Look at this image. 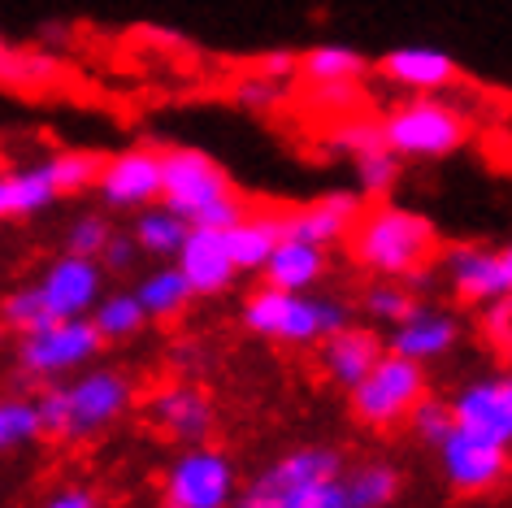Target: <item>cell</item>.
I'll return each instance as SVG.
<instances>
[{"label":"cell","mask_w":512,"mask_h":508,"mask_svg":"<svg viewBox=\"0 0 512 508\" xmlns=\"http://www.w3.org/2000/svg\"><path fill=\"white\" fill-rule=\"evenodd\" d=\"M161 205L200 231H230L243 213V196L230 174L204 148H161Z\"/></svg>","instance_id":"cell-1"},{"label":"cell","mask_w":512,"mask_h":508,"mask_svg":"<svg viewBox=\"0 0 512 508\" xmlns=\"http://www.w3.org/2000/svg\"><path fill=\"white\" fill-rule=\"evenodd\" d=\"M348 244H352V257L378 278H413V274H426L430 257L439 252V231L421 213L391 205V200H378L374 209H361Z\"/></svg>","instance_id":"cell-2"},{"label":"cell","mask_w":512,"mask_h":508,"mask_svg":"<svg viewBox=\"0 0 512 508\" xmlns=\"http://www.w3.org/2000/svg\"><path fill=\"white\" fill-rule=\"evenodd\" d=\"M131 400H135V387L126 374L92 370V374H79L66 387L40 391L35 409H40V426L48 439H87L118 422L131 409Z\"/></svg>","instance_id":"cell-3"},{"label":"cell","mask_w":512,"mask_h":508,"mask_svg":"<svg viewBox=\"0 0 512 508\" xmlns=\"http://www.w3.org/2000/svg\"><path fill=\"white\" fill-rule=\"evenodd\" d=\"M235 508H348L343 461L335 448H300L274 461Z\"/></svg>","instance_id":"cell-4"},{"label":"cell","mask_w":512,"mask_h":508,"mask_svg":"<svg viewBox=\"0 0 512 508\" xmlns=\"http://www.w3.org/2000/svg\"><path fill=\"white\" fill-rule=\"evenodd\" d=\"M378 131H382V148H387L395 161H443L469 144L473 122L452 100L408 96L391 113H382Z\"/></svg>","instance_id":"cell-5"},{"label":"cell","mask_w":512,"mask_h":508,"mask_svg":"<svg viewBox=\"0 0 512 508\" xmlns=\"http://www.w3.org/2000/svg\"><path fill=\"white\" fill-rule=\"evenodd\" d=\"M243 322L248 330L278 344H322L335 330L348 326V309L330 296H309V291H278L261 287L243 304Z\"/></svg>","instance_id":"cell-6"},{"label":"cell","mask_w":512,"mask_h":508,"mask_svg":"<svg viewBox=\"0 0 512 508\" xmlns=\"http://www.w3.org/2000/svg\"><path fill=\"white\" fill-rule=\"evenodd\" d=\"M426 400V374L417 361L382 352L361 383L352 387V413L365 426H400L417 404Z\"/></svg>","instance_id":"cell-7"},{"label":"cell","mask_w":512,"mask_h":508,"mask_svg":"<svg viewBox=\"0 0 512 508\" xmlns=\"http://www.w3.org/2000/svg\"><path fill=\"white\" fill-rule=\"evenodd\" d=\"M105 339L96 335V326L87 317H53L48 326L22 335L18 365L27 378H61L70 370H79L100 352Z\"/></svg>","instance_id":"cell-8"},{"label":"cell","mask_w":512,"mask_h":508,"mask_svg":"<svg viewBox=\"0 0 512 508\" xmlns=\"http://www.w3.org/2000/svg\"><path fill=\"white\" fill-rule=\"evenodd\" d=\"M235 469L217 448H191L165 474V508H230Z\"/></svg>","instance_id":"cell-9"},{"label":"cell","mask_w":512,"mask_h":508,"mask_svg":"<svg viewBox=\"0 0 512 508\" xmlns=\"http://www.w3.org/2000/svg\"><path fill=\"white\" fill-rule=\"evenodd\" d=\"M96 196L109 209H148L161 200V148L135 144L105 157L96 174Z\"/></svg>","instance_id":"cell-10"},{"label":"cell","mask_w":512,"mask_h":508,"mask_svg":"<svg viewBox=\"0 0 512 508\" xmlns=\"http://www.w3.org/2000/svg\"><path fill=\"white\" fill-rule=\"evenodd\" d=\"M374 74L382 83L400 87L408 96H439L447 87L460 83V66L447 48H430V44H404L391 48L374 61Z\"/></svg>","instance_id":"cell-11"},{"label":"cell","mask_w":512,"mask_h":508,"mask_svg":"<svg viewBox=\"0 0 512 508\" xmlns=\"http://www.w3.org/2000/svg\"><path fill=\"white\" fill-rule=\"evenodd\" d=\"M100 287H105V270L92 257H70L61 252L57 261H48V270L40 274V291L44 309L53 317H87L100 300Z\"/></svg>","instance_id":"cell-12"},{"label":"cell","mask_w":512,"mask_h":508,"mask_svg":"<svg viewBox=\"0 0 512 508\" xmlns=\"http://www.w3.org/2000/svg\"><path fill=\"white\" fill-rule=\"evenodd\" d=\"M452 426L508 448L512 443V374L469 383L452 404Z\"/></svg>","instance_id":"cell-13"},{"label":"cell","mask_w":512,"mask_h":508,"mask_svg":"<svg viewBox=\"0 0 512 508\" xmlns=\"http://www.w3.org/2000/svg\"><path fill=\"white\" fill-rule=\"evenodd\" d=\"M439 452H443L447 482L460 491H491L495 482L508 474V448L486 443L478 435H465V430H456V426H452V435L439 443Z\"/></svg>","instance_id":"cell-14"},{"label":"cell","mask_w":512,"mask_h":508,"mask_svg":"<svg viewBox=\"0 0 512 508\" xmlns=\"http://www.w3.org/2000/svg\"><path fill=\"white\" fill-rule=\"evenodd\" d=\"M361 196L356 192H326L300 205L296 213H283V235L287 239H304V244H317V248H330L339 239L352 235L356 218H361Z\"/></svg>","instance_id":"cell-15"},{"label":"cell","mask_w":512,"mask_h":508,"mask_svg":"<svg viewBox=\"0 0 512 508\" xmlns=\"http://www.w3.org/2000/svg\"><path fill=\"white\" fill-rule=\"evenodd\" d=\"M178 274L187 278L191 296H217V291H226L235 283V261H230L226 252V235L222 231H200V226H191L183 248H178Z\"/></svg>","instance_id":"cell-16"},{"label":"cell","mask_w":512,"mask_h":508,"mask_svg":"<svg viewBox=\"0 0 512 508\" xmlns=\"http://www.w3.org/2000/svg\"><path fill=\"white\" fill-rule=\"evenodd\" d=\"M148 417H152V426H157L165 439H178V443H200V439H209V430H213L209 396L196 391V387H187V383L152 391L148 396Z\"/></svg>","instance_id":"cell-17"},{"label":"cell","mask_w":512,"mask_h":508,"mask_svg":"<svg viewBox=\"0 0 512 508\" xmlns=\"http://www.w3.org/2000/svg\"><path fill=\"white\" fill-rule=\"evenodd\" d=\"M447 278H452L456 296L469 304H491L512 291V278L504 270V257L486 248H452L447 252Z\"/></svg>","instance_id":"cell-18"},{"label":"cell","mask_w":512,"mask_h":508,"mask_svg":"<svg viewBox=\"0 0 512 508\" xmlns=\"http://www.w3.org/2000/svg\"><path fill=\"white\" fill-rule=\"evenodd\" d=\"M456 335H460V326H456V317L452 313H439V309H417L404 317V322H395V335H391V352L395 357H404V361H434V357H443L447 348L456 344Z\"/></svg>","instance_id":"cell-19"},{"label":"cell","mask_w":512,"mask_h":508,"mask_svg":"<svg viewBox=\"0 0 512 508\" xmlns=\"http://www.w3.org/2000/svg\"><path fill=\"white\" fill-rule=\"evenodd\" d=\"M61 200L48 161H31V165H14V170H0V222L14 218H35V213L53 209Z\"/></svg>","instance_id":"cell-20"},{"label":"cell","mask_w":512,"mask_h":508,"mask_svg":"<svg viewBox=\"0 0 512 508\" xmlns=\"http://www.w3.org/2000/svg\"><path fill=\"white\" fill-rule=\"evenodd\" d=\"M378 357H382V344H378L374 330L343 326L330 339H322V365H326V374L335 378L339 387H348V391L361 383L369 370H374Z\"/></svg>","instance_id":"cell-21"},{"label":"cell","mask_w":512,"mask_h":508,"mask_svg":"<svg viewBox=\"0 0 512 508\" xmlns=\"http://www.w3.org/2000/svg\"><path fill=\"white\" fill-rule=\"evenodd\" d=\"M261 270H265V287H278V291H309L317 278L326 274V248L283 235V239L274 244L270 261H265Z\"/></svg>","instance_id":"cell-22"},{"label":"cell","mask_w":512,"mask_h":508,"mask_svg":"<svg viewBox=\"0 0 512 508\" xmlns=\"http://www.w3.org/2000/svg\"><path fill=\"white\" fill-rule=\"evenodd\" d=\"M226 235V252L235 270H261L270 261L274 244L283 239V213H243Z\"/></svg>","instance_id":"cell-23"},{"label":"cell","mask_w":512,"mask_h":508,"mask_svg":"<svg viewBox=\"0 0 512 508\" xmlns=\"http://www.w3.org/2000/svg\"><path fill=\"white\" fill-rule=\"evenodd\" d=\"M365 74H374V61H369L361 48L348 44H313L309 53H300V79L304 83H361Z\"/></svg>","instance_id":"cell-24"},{"label":"cell","mask_w":512,"mask_h":508,"mask_svg":"<svg viewBox=\"0 0 512 508\" xmlns=\"http://www.w3.org/2000/svg\"><path fill=\"white\" fill-rule=\"evenodd\" d=\"M191 226L178 218V213H170L165 205L157 209H139V218H135V248L139 252H148V257H178V248H183V239H187Z\"/></svg>","instance_id":"cell-25"},{"label":"cell","mask_w":512,"mask_h":508,"mask_svg":"<svg viewBox=\"0 0 512 508\" xmlns=\"http://www.w3.org/2000/svg\"><path fill=\"white\" fill-rule=\"evenodd\" d=\"M135 300L144 304L148 317H174V313L187 309L191 287H187V278L178 274V265H161V270H152V274L139 278Z\"/></svg>","instance_id":"cell-26"},{"label":"cell","mask_w":512,"mask_h":508,"mask_svg":"<svg viewBox=\"0 0 512 508\" xmlns=\"http://www.w3.org/2000/svg\"><path fill=\"white\" fill-rule=\"evenodd\" d=\"M87 322L96 326L100 339H131L144 330L148 313H144V304L135 300V291H113V296L96 300V309L87 313Z\"/></svg>","instance_id":"cell-27"},{"label":"cell","mask_w":512,"mask_h":508,"mask_svg":"<svg viewBox=\"0 0 512 508\" xmlns=\"http://www.w3.org/2000/svg\"><path fill=\"white\" fill-rule=\"evenodd\" d=\"M400 491V474L391 465H361L343 478V495L348 508H387Z\"/></svg>","instance_id":"cell-28"},{"label":"cell","mask_w":512,"mask_h":508,"mask_svg":"<svg viewBox=\"0 0 512 508\" xmlns=\"http://www.w3.org/2000/svg\"><path fill=\"white\" fill-rule=\"evenodd\" d=\"M44 435L40 426V409L27 396H0V452H18L31 448Z\"/></svg>","instance_id":"cell-29"},{"label":"cell","mask_w":512,"mask_h":508,"mask_svg":"<svg viewBox=\"0 0 512 508\" xmlns=\"http://www.w3.org/2000/svg\"><path fill=\"white\" fill-rule=\"evenodd\" d=\"M44 161H48V174H53L61 196H79L87 187H96V174H100V165H105V157H96L92 148H66Z\"/></svg>","instance_id":"cell-30"},{"label":"cell","mask_w":512,"mask_h":508,"mask_svg":"<svg viewBox=\"0 0 512 508\" xmlns=\"http://www.w3.org/2000/svg\"><path fill=\"white\" fill-rule=\"evenodd\" d=\"M0 322H5L9 330H18V335H31V330H40L53 322V313L44 309V300H40V291L31 287H18V291H9L5 300H0Z\"/></svg>","instance_id":"cell-31"},{"label":"cell","mask_w":512,"mask_h":508,"mask_svg":"<svg viewBox=\"0 0 512 508\" xmlns=\"http://www.w3.org/2000/svg\"><path fill=\"white\" fill-rule=\"evenodd\" d=\"M352 165H356V187H361L356 196H369V200H382L395 187V179H400V161H395L387 148L361 152Z\"/></svg>","instance_id":"cell-32"},{"label":"cell","mask_w":512,"mask_h":508,"mask_svg":"<svg viewBox=\"0 0 512 508\" xmlns=\"http://www.w3.org/2000/svg\"><path fill=\"white\" fill-rule=\"evenodd\" d=\"M330 148L335 152H348V157L356 161L361 152H374L382 148V131H378V118H365V113H348V118H339L335 126H330Z\"/></svg>","instance_id":"cell-33"},{"label":"cell","mask_w":512,"mask_h":508,"mask_svg":"<svg viewBox=\"0 0 512 508\" xmlns=\"http://www.w3.org/2000/svg\"><path fill=\"white\" fill-rule=\"evenodd\" d=\"M283 96H287V83H274L256 70H243L235 79V87H230V100L248 113H270V109L283 105Z\"/></svg>","instance_id":"cell-34"},{"label":"cell","mask_w":512,"mask_h":508,"mask_svg":"<svg viewBox=\"0 0 512 508\" xmlns=\"http://www.w3.org/2000/svg\"><path fill=\"white\" fill-rule=\"evenodd\" d=\"M365 309L378 317V322H404L408 313L417 309V300H413V291H408L404 283H395V278H382V283H374L365 291Z\"/></svg>","instance_id":"cell-35"},{"label":"cell","mask_w":512,"mask_h":508,"mask_svg":"<svg viewBox=\"0 0 512 508\" xmlns=\"http://www.w3.org/2000/svg\"><path fill=\"white\" fill-rule=\"evenodd\" d=\"M109 235H113V226L105 213H79L70 226H66V252L70 257H100V248L109 244Z\"/></svg>","instance_id":"cell-36"},{"label":"cell","mask_w":512,"mask_h":508,"mask_svg":"<svg viewBox=\"0 0 512 508\" xmlns=\"http://www.w3.org/2000/svg\"><path fill=\"white\" fill-rule=\"evenodd\" d=\"M413 430L426 443H443L447 435H452V409H447V404H434V400H421L413 413Z\"/></svg>","instance_id":"cell-37"},{"label":"cell","mask_w":512,"mask_h":508,"mask_svg":"<svg viewBox=\"0 0 512 508\" xmlns=\"http://www.w3.org/2000/svg\"><path fill=\"white\" fill-rule=\"evenodd\" d=\"M309 100L317 109H330V113H348L361 105V92H356V83H313L309 87Z\"/></svg>","instance_id":"cell-38"},{"label":"cell","mask_w":512,"mask_h":508,"mask_svg":"<svg viewBox=\"0 0 512 508\" xmlns=\"http://www.w3.org/2000/svg\"><path fill=\"white\" fill-rule=\"evenodd\" d=\"M252 70L274 83H291V79H300V53L296 48H270V53H261L252 61Z\"/></svg>","instance_id":"cell-39"},{"label":"cell","mask_w":512,"mask_h":508,"mask_svg":"<svg viewBox=\"0 0 512 508\" xmlns=\"http://www.w3.org/2000/svg\"><path fill=\"white\" fill-rule=\"evenodd\" d=\"M486 335H491V344L504 357H512V291L491 300V309H486Z\"/></svg>","instance_id":"cell-40"},{"label":"cell","mask_w":512,"mask_h":508,"mask_svg":"<svg viewBox=\"0 0 512 508\" xmlns=\"http://www.w3.org/2000/svg\"><path fill=\"white\" fill-rule=\"evenodd\" d=\"M100 270H109V274H126V270H135V261H139V248H135V239L131 235H118L113 231L109 235V244L100 248Z\"/></svg>","instance_id":"cell-41"},{"label":"cell","mask_w":512,"mask_h":508,"mask_svg":"<svg viewBox=\"0 0 512 508\" xmlns=\"http://www.w3.org/2000/svg\"><path fill=\"white\" fill-rule=\"evenodd\" d=\"M40 508H96V495L83 491V487H61V491L48 495Z\"/></svg>","instance_id":"cell-42"},{"label":"cell","mask_w":512,"mask_h":508,"mask_svg":"<svg viewBox=\"0 0 512 508\" xmlns=\"http://www.w3.org/2000/svg\"><path fill=\"white\" fill-rule=\"evenodd\" d=\"M18 57H22V48H14L5 40V35H0V83H14V70H18Z\"/></svg>","instance_id":"cell-43"},{"label":"cell","mask_w":512,"mask_h":508,"mask_svg":"<svg viewBox=\"0 0 512 508\" xmlns=\"http://www.w3.org/2000/svg\"><path fill=\"white\" fill-rule=\"evenodd\" d=\"M40 40H44V44H66V40H70V22H44V27H40Z\"/></svg>","instance_id":"cell-44"},{"label":"cell","mask_w":512,"mask_h":508,"mask_svg":"<svg viewBox=\"0 0 512 508\" xmlns=\"http://www.w3.org/2000/svg\"><path fill=\"white\" fill-rule=\"evenodd\" d=\"M499 257H504V270H508V278H512V244H508L504 252H499Z\"/></svg>","instance_id":"cell-45"}]
</instances>
